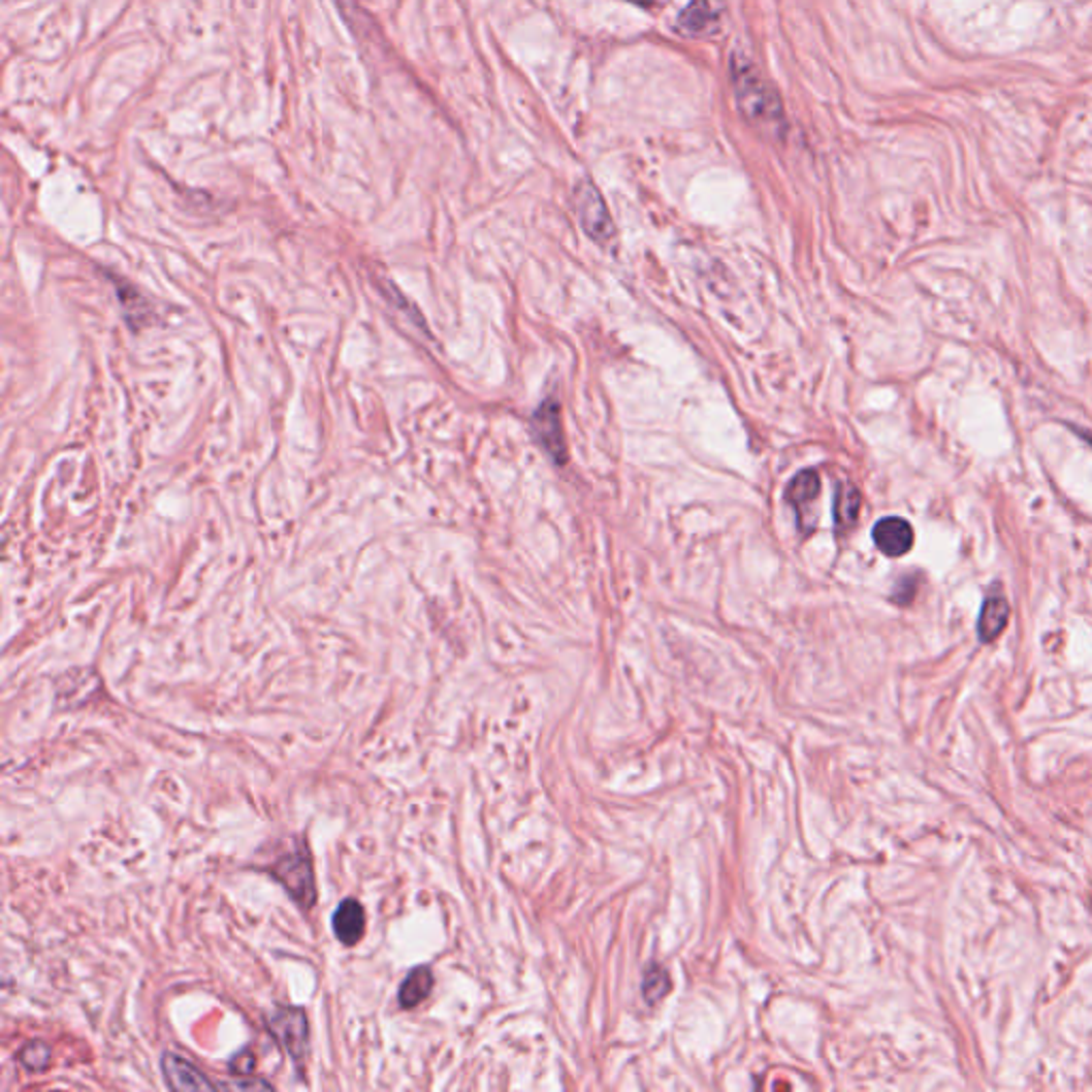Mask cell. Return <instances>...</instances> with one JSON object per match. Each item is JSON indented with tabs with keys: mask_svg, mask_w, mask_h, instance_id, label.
<instances>
[{
	"mask_svg": "<svg viewBox=\"0 0 1092 1092\" xmlns=\"http://www.w3.org/2000/svg\"><path fill=\"white\" fill-rule=\"evenodd\" d=\"M730 79L743 118L758 131L781 137L785 131V111L773 84L758 71L747 56L738 52L730 60Z\"/></svg>",
	"mask_w": 1092,
	"mask_h": 1092,
	"instance_id": "obj_1",
	"label": "cell"
},
{
	"mask_svg": "<svg viewBox=\"0 0 1092 1092\" xmlns=\"http://www.w3.org/2000/svg\"><path fill=\"white\" fill-rule=\"evenodd\" d=\"M271 875L286 888L301 909H312L316 903V877L312 856L306 847L288 852L276 860Z\"/></svg>",
	"mask_w": 1092,
	"mask_h": 1092,
	"instance_id": "obj_2",
	"label": "cell"
},
{
	"mask_svg": "<svg viewBox=\"0 0 1092 1092\" xmlns=\"http://www.w3.org/2000/svg\"><path fill=\"white\" fill-rule=\"evenodd\" d=\"M267 1022L280 1048L291 1056V1061L301 1071L310 1050V1024L306 1011L301 1007H278Z\"/></svg>",
	"mask_w": 1092,
	"mask_h": 1092,
	"instance_id": "obj_3",
	"label": "cell"
},
{
	"mask_svg": "<svg viewBox=\"0 0 1092 1092\" xmlns=\"http://www.w3.org/2000/svg\"><path fill=\"white\" fill-rule=\"evenodd\" d=\"M574 205H576L578 220H581L585 233L591 239H596L598 244H608L615 237L613 218H610L608 207L593 184L585 182L576 188Z\"/></svg>",
	"mask_w": 1092,
	"mask_h": 1092,
	"instance_id": "obj_4",
	"label": "cell"
},
{
	"mask_svg": "<svg viewBox=\"0 0 1092 1092\" xmlns=\"http://www.w3.org/2000/svg\"><path fill=\"white\" fill-rule=\"evenodd\" d=\"M534 427H536V436L540 444L546 448V453H549L557 463H566L568 448H566V438L561 429L559 404L555 399H546L540 406V410L534 414Z\"/></svg>",
	"mask_w": 1092,
	"mask_h": 1092,
	"instance_id": "obj_5",
	"label": "cell"
},
{
	"mask_svg": "<svg viewBox=\"0 0 1092 1092\" xmlns=\"http://www.w3.org/2000/svg\"><path fill=\"white\" fill-rule=\"evenodd\" d=\"M160 1067H163V1075H165V1082L171 1090H216L220 1088L218 1084L210 1082V1078L205 1073H201L195 1065L188 1063L186 1058L173 1054V1052H165L163 1054V1061H160Z\"/></svg>",
	"mask_w": 1092,
	"mask_h": 1092,
	"instance_id": "obj_6",
	"label": "cell"
},
{
	"mask_svg": "<svg viewBox=\"0 0 1092 1092\" xmlns=\"http://www.w3.org/2000/svg\"><path fill=\"white\" fill-rule=\"evenodd\" d=\"M877 549L888 557H903L913 546V527L901 517H886L873 527Z\"/></svg>",
	"mask_w": 1092,
	"mask_h": 1092,
	"instance_id": "obj_7",
	"label": "cell"
},
{
	"mask_svg": "<svg viewBox=\"0 0 1092 1092\" xmlns=\"http://www.w3.org/2000/svg\"><path fill=\"white\" fill-rule=\"evenodd\" d=\"M365 924H367L365 909L359 901H355V898H346V901H342L331 918V928H333L335 939L348 948L357 945L363 939Z\"/></svg>",
	"mask_w": 1092,
	"mask_h": 1092,
	"instance_id": "obj_8",
	"label": "cell"
},
{
	"mask_svg": "<svg viewBox=\"0 0 1092 1092\" xmlns=\"http://www.w3.org/2000/svg\"><path fill=\"white\" fill-rule=\"evenodd\" d=\"M1007 621H1009V604H1007V600L1001 593L988 596L984 600L982 613H979V623H977L979 640L982 642H992L994 638H999L1001 632L1007 628Z\"/></svg>",
	"mask_w": 1092,
	"mask_h": 1092,
	"instance_id": "obj_9",
	"label": "cell"
},
{
	"mask_svg": "<svg viewBox=\"0 0 1092 1092\" xmlns=\"http://www.w3.org/2000/svg\"><path fill=\"white\" fill-rule=\"evenodd\" d=\"M431 988H433L431 969L429 967H416L402 982L397 1001H399V1005L404 1009H414V1007H419L429 997Z\"/></svg>",
	"mask_w": 1092,
	"mask_h": 1092,
	"instance_id": "obj_10",
	"label": "cell"
},
{
	"mask_svg": "<svg viewBox=\"0 0 1092 1092\" xmlns=\"http://www.w3.org/2000/svg\"><path fill=\"white\" fill-rule=\"evenodd\" d=\"M817 493H820V476L813 470L800 472L790 483L785 497L798 510L800 523L805 521V508L817 497Z\"/></svg>",
	"mask_w": 1092,
	"mask_h": 1092,
	"instance_id": "obj_11",
	"label": "cell"
},
{
	"mask_svg": "<svg viewBox=\"0 0 1092 1092\" xmlns=\"http://www.w3.org/2000/svg\"><path fill=\"white\" fill-rule=\"evenodd\" d=\"M715 20L717 18L709 0H692L679 15V26L689 35H704V32L711 30Z\"/></svg>",
	"mask_w": 1092,
	"mask_h": 1092,
	"instance_id": "obj_12",
	"label": "cell"
},
{
	"mask_svg": "<svg viewBox=\"0 0 1092 1092\" xmlns=\"http://www.w3.org/2000/svg\"><path fill=\"white\" fill-rule=\"evenodd\" d=\"M860 493L856 491V487L847 485L841 489L839 493V500H837V523L843 527H849L856 523L858 519V512H860Z\"/></svg>",
	"mask_w": 1092,
	"mask_h": 1092,
	"instance_id": "obj_13",
	"label": "cell"
},
{
	"mask_svg": "<svg viewBox=\"0 0 1092 1092\" xmlns=\"http://www.w3.org/2000/svg\"><path fill=\"white\" fill-rule=\"evenodd\" d=\"M20 1063L28 1069V1071H43L47 1069V1065L52 1063V1048L41 1043V1041H35V1043H28L22 1048L20 1052Z\"/></svg>",
	"mask_w": 1092,
	"mask_h": 1092,
	"instance_id": "obj_14",
	"label": "cell"
},
{
	"mask_svg": "<svg viewBox=\"0 0 1092 1092\" xmlns=\"http://www.w3.org/2000/svg\"><path fill=\"white\" fill-rule=\"evenodd\" d=\"M668 990H670V979H668L666 971L660 969V967H651L647 971V975H645V997H647V1001L662 999Z\"/></svg>",
	"mask_w": 1092,
	"mask_h": 1092,
	"instance_id": "obj_15",
	"label": "cell"
},
{
	"mask_svg": "<svg viewBox=\"0 0 1092 1092\" xmlns=\"http://www.w3.org/2000/svg\"><path fill=\"white\" fill-rule=\"evenodd\" d=\"M231 1069L239 1075H250L252 1069H254V1056L250 1050H244L242 1054H237L233 1061H231Z\"/></svg>",
	"mask_w": 1092,
	"mask_h": 1092,
	"instance_id": "obj_16",
	"label": "cell"
},
{
	"mask_svg": "<svg viewBox=\"0 0 1092 1092\" xmlns=\"http://www.w3.org/2000/svg\"><path fill=\"white\" fill-rule=\"evenodd\" d=\"M229 1088H271L269 1082L265 1080H250V1082H233V1084H227Z\"/></svg>",
	"mask_w": 1092,
	"mask_h": 1092,
	"instance_id": "obj_17",
	"label": "cell"
},
{
	"mask_svg": "<svg viewBox=\"0 0 1092 1092\" xmlns=\"http://www.w3.org/2000/svg\"><path fill=\"white\" fill-rule=\"evenodd\" d=\"M630 3L640 5V7H649V5H651V0H630Z\"/></svg>",
	"mask_w": 1092,
	"mask_h": 1092,
	"instance_id": "obj_18",
	"label": "cell"
}]
</instances>
